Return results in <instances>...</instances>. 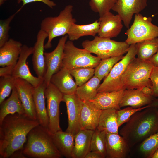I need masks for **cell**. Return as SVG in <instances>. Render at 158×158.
I'll return each instance as SVG.
<instances>
[{"label":"cell","mask_w":158,"mask_h":158,"mask_svg":"<svg viewBox=\"0 0 158 158\" xmlns=\"http://www.w3.org/2000/svg\"><path fill=\"white\" fill-rule=\"evenodd\" d=\"M39 124L37 120L24 115L16 113L7 116L0 123V157H11L22 150L28 133Z\"/></svg>","instance_id":"1"},{"label":"cell","mask_w":158,"mask_h":158,"mask_svg":"<svg viewBox=\"0 0 158 158\" xmlns=\"http://www.w3.org/2000/svg\"><path fill=\"white\" fill-rule=\"evenodd\" d=\"M158 131V107H150L132 115L119 133L130 148Z\"/></svg>","instance_id":"2"},{"label":"cell","mask_w":158,"mask_h":158,"mask_svg":"<svg viewBox=\"0 0 158 158\" xmlns=\"http://www.w3.org/2000/svg\"><path fill=\"white\" fill-rule=\"evenodd\" d=\"M22 152L33 158H60L62 156L56 147L48 130L40 124L28 133Z\"/></svg>","instance_id":"3"},{"label":"cell","mask_w":158,"mask_h":158,"mask_svg":"<svg viewBox=\"0 0 158 158\" xmlns=\"http://www.w3.org/2000/svg\"><path fill=\"white\" fill-rule=\"evenodd\" d=\"M154 67L149 60L143 61L135 57L129 63L122 78L123 89H140L144 86L151 88L150 76Z\"/></svg>","instance_id":"4"},{"label":"cell","mask_w":158,"mask_h":158,"mask_svg":"<svg viewBox=\"0 0 158 158\" xmlns=\"http://www.w3.org/2000/svg\"><path fill=\"white\" fill-rule=\"evenodd\" d=\"M73 6H66L55 17H48L44 18L40 24V29L48 35V40L44 48L49 49L52 47L51 41L55 38L67 34L72 24L75 23L76 19L73 18L72 12Z\"/></svg>","instance_id":"5"},{"label":"cell","mask_w":158,"mask_h":158,"mask_svg":"<svg viewBox=\"0 0 158 158\" xmlns=\"http://www.w3.org/2000/svg\"><path fill=\"white\" fill-rule=\"evenodd\" d=\"M83 48L95 54L101 60L123 55L126 53L130 45L125 41L118 42L98 36L92 40H86L82 43Z\"/></svg>","instance_id":"6"},{"label":"cell","mask_w":158,"mask_h":158,"mask_svg":"<svg viewBox=\"0 0 158 158\" xmlns=\"http://www.w3.org/2000/svg\"><path fill=\"white\" fill-rule=\"evenodd\" d=\"M86 49L76 47L72 41L66 42L64 49L62 67L68 70L80 68H95L101 59Z\"/></svg>","instance_id":"7"},{"label":"cell","mask_w":158,"mask_h":158,"mask_svg":"<svg viewBox=\"0 0 158 158\" xmlns=\"http://www.w3.org/2000/svg\"><path fill=\"white\" fill-rule=\"evenodd\" d=\"M136 44L130 45L126 55L114 66L108 75L100 84L97 92L117 91L123 89L122 78L130 62L137 54Z\"/></svg>","instance_id":"8"},{"label":"cell","mask_w":158,"mask_h":158,"mask_svg":"<svg viewBox=\"0 0 158 158\" xmlns=\"http://www.w3.org/2000/svg\"><path fill=\"white\" fill-rule=\"evenodd\" d=\"M151 17L143 16L138 13L135 15L133 22L127 30L125 41L130 45L158 37V26L153 24Z\"/></svg>","instance_id":"9"},{"label":"cell","mask_w":158,"mask_h":158,"mask_svg":"<svg viewBox=\"0 0 158 158\" xmlns=\"http://www.w3.org/2000/svg\"><path fill=\"white\" fill-rule=\"evenodd\" d=\"M63 95L52 83L46 86L45 92L47 110L49 118L48 130L51 134L62 130L60 125L59 106Z\"/></svg>","instance_id":"10"},{"label":"cell","mask_w":158,"mask_h":158,"mask_svg":"<svg viewBox=\"0 0 158 158\" xmlns=\"http://www.w3.org/2000/svg\"><path fill=\"white\" fill-rule=\"evenodd\" d=\"M63 102L66 104L68 126L66 131L74 135L82 130L80 116L83 101L75 94L63 95Z\"/></svg>","instance_id":"11"},{"label":"cell","mask_w":158,"mask_h":158,"mask_svg":"<svg viewBox=\"0 0 158 158\" xmlns=\"http://www.w3.org/2000/svg\"><path fill=\"white\" fill-rule=\"evenodd\" d=\"M68 38L67 35L62 36L54 50L50 52H44L47 69L43 78L46 86L50 83L52 76L62 67L64 48Z\"/></svg>","instance_id":"12"},{"label":"cell","mask_w":158,"mask_h":158,"mask_svg":"<svg viewBox=\"0 0 158 158\" xmlns=\"http://www.w3.org/2000/svg\"><path fill=\"white\" fill-rule=\"evenodd\" d=\"M32 52L33 47H29L25 45H23L18 59L11 75L16 79L20 78L26 80L35 87L44 81V78L34 76L27 63V60L32 54Z\"/></svg>","instance_id":"13"},{"label":"cell","mask_w":158,"mask_h":158,"mask_svg":"<svg viewBox=\"0 0 158 158\" xmlns=\"http://www.w3.org/2000/svg\"><path fill=\"white\" fill-rule=\"evenodd\" d=\"M147 5V0H117L112 10L118 13L128 28L133 15L140 13Z\"/></svg>","instance_id":"14"},{"label":"cell","mask_w":158,"mask_h":158,"mask_svg":"<svg viewBox=\"0 0 158 158\" xmlns=\"http://www.w3.org/2000/svg\"><path fill=\"white\" fill-rule=\"evenodd\" d=\"M15 87L24 109L25 116L34 120H37L33 97L34 87L23 79H16Z\"/></svg>","instance_id":"15"},{"label":"cell","mask_w":158,"mask_h":158,"mask_svg":"<svg viewBox=\"0 0 158 158\" xmlns=\"http://www.w3.org/2000/svg\"><path fill=\"white\" fill-rule=\"evenodd\" d=\"M147 105L158 107V99L144 94L139 89H125L120 103V108L126 106L137 108Z\"/></svg>","instance_id":"16"},{"label":"cell","mask_w":158,"mask_h":158,"mask_svg":"<svg viewBox=\"0 0 158 158\" xmlns=\"http://www.w3.org/2000/svg\"><path fill=\"white\" fill-rule=\"evenodd\" d=\"M99 28L98 36L111 38L117 37L121 32L123 25L122 20L119 15H115L109 12L99 20Z\"/></svg>","instance_id":"17"},{"label":"cell","mask_w":158,"mask_h":158,"mask_svg":"<svg viewBox=\"0 0 158 158\" xmlns=\"http://www.w3.org/2000/svg\"><path fill=\"white\" fill-rule=\"evenodd\" d=\"M47 34L40 29L37 36L36 42L33 47L32 62L33 68L37 77L43 78L46 71L44 52V43Z\"/></svg>","instance_id":"18"},{"label":"cell","mask_w":158,"mask_h":158,"mask_svg":"<svg viewBox=\"0 0 158 158\" xmlns=\"http://www.w3.org/2000/svg\"><path fill=\"white\" fill-rule=\"evenodd\" d=\"M106 158H124L130 148L125 139L118 133H107Z\"/></svg>","instance_id":"19"},{"label":"cell","mask_w":158,"mask_h":158,"mask_svg":"<svg viewBox=\"0 0 158 158\" xmlns=\"http://www.w3.org/2000/svg\"><path fill=\"white\" fill-rule=\"evenodd\" d=\"M102 111L90 101H83L80 116L82 129L95 130L98 126Z\"/></svg>","instance_id":"20"},{"label":"cell","mask_w":158,"mask_h":158,"mask_svg":"<svg viewBox=\"0 0 158 158\" xmlns=\"http://www.w3.org/2000/svg\"><path fill=\"white\" fill-rule=\"evenodd\" d=\"M23 45L11 38L0 47V66H15L18 59Z\"/></svg>","instance_id":"21"},{"label":"cell","mask_w":158,"mask_h":158,"mask_svg":"<svg viewBox=\"0 0 158 158\" xmlns=\"http://www.w3.org/2000/svg\"><path fill=\"white\" fill-rule=\"evenodd\" d=\"M46 87L44 81L37 87H34L33 97L37 120L40 125L48 129L49 118L45 102Z\"/></svg>","instance_id":"22"},{"label":"cell","mask_w":158,"mask_h":158,"mask_svg":"<svg viewBox=\"0 0 158 158\" xmlns=\"http://www.w3.org/2000/svg\"><path fill=\"white\" fill-rule=\"evenodd\" d=\"M50 83L63 95L75 93L78 87L73 79L70 71L64 67L52 76Z\"/></svg>","instance_id":"23"},{"label":"cell","mask_w":158,"mask_h":158,"mask_svg":"<svg viewBox=\"0 0 158 158\" xmlns=\"http://www.w3.org/2000/svg\"><path fill=\"white\" fill-rule=\"evenodd\" d=\"M124 90L97 93L94 98L89 101L102 110L111 108L119 110L120 104Z\"/></svg>","instance_id":"24"},{"label":"cell","mask_w":158,"mask_h":158,"mask_svg":"<svg viewBox=\"0 0 158 158\" xmlns=\"http://www.w3.org/2000/svg\"><path fill=\"white\" fill-rule=\"evenodd\" d=\"M51 134L54 145L61 155L67 158H72L74 135L62 130Z\"/></svg>","instance_id":"25"},{"label":"cell","mask_w":158,"mask_h":158,"mask_svg":"<svg viewBox=\"0 0 158 158\" xmlns=\"http://www.w3.org/2000/svg\"><path fill=\"white\" fill-rule=\"evenodd\" d=\"M94 130L82 129L74 135L72 158H85L90 151V145Z\"/></svg>","instance_id":"26"},{"label":"cell","mask_w":158,"mask_h":158,"mask_svg":"<svg viewBox=\"0 0 158 158\" xmlns=\"http://www.w3.org/2000/svg\"><path fill=\"white\" fill-rule=\"evenodd\" d=\"M0 105V123L9 114L17 113L25 116L24 109L15 87L10 97Z\"/></svg>","instance_id":"27"},{"label":"cell","mask_w":158,"mask_h":158,"mask_svg":"<svg viewBox=\"0 0 158 158\" xmlns=\"http://www.w3.org/2000/svg\"><path fill=\"white\" fill-rule=\"evenodd\" d=\"M117 110L115 108L102 110L97 129L107 133H118Z\"/></svg>","instance_id":"28"},{"label":"cell","mask_w":158,"mask_h":158,"mask_svg":"<svg viewBox=\"0 0 158 158\" xmlns=\"http://www.w3.org/2000/svg\"><path fill=\"white\" fill-rule=\"evenodd\" d=\"M100 23L96 20L89 24L79 25L74 23L72 24L67 34L69 40L73 41L80 37L88 35L95 37L98 34Z\"/></svg>","instance_id":"29"},{"label":"cell","mask_w":158,"mask_h":158,"mask_svg":"<svg viewBox=\"0 0 158 158\" xmlns=\"http://www.w3.org/2000/svg\"><path fill=\"white\" fill-rule=\"evenodd\" d=\"M101 81L94 75L86 83L78 86L75 94L83 101L91 100L98 93L97 90Z\"/></svg>","instance_id":"30"},{"label":"cell","mask_w":158,"mask_h":158,"mask_svg":"<svg viewBox=\"0 0 158 158\" xmlns=\"http://www.w3.org/2000/svg\"><path fill=\"white\" fill-rule=\"evenodd\" d=\"M136 44L137 58L143 61L149 60L157 51L158 37L144 40Z\"/></svg>","instance_id":"31"},{"label":"cell","mask_w":158,"mask_h":158,"mask_svg":"<svg viewBox=\"0 0 158 158\" xmlns=\"http://www.w3.org/2000/svg\"><path fill=\"white\" fill-rule=\"evenodd\" d=\"M123 56L121 55L101 60L95 68L94 75L101 80L108 75L114 65Z\"/></svg>","instance_id":"32"},{"label":"cell","mask_w":158,"mask_h":158,"mask_svg":"<svg viewBox=\"0 0 158 158\" xmlns=\"http://www.w3.org/2000/svg\"><path fill=\"white\" fill-rule=\"evenodd\" d=\"M106 132L96 129L94 131L91 142L90 151H96L106 157Z\"/></svg>","instance_id":"33"},{"label":"cell","mask_w":158,"mask_h":158,"mask_svg":"<svg viewBox=\"0 0 158 158\" xmlns=\"http://www.w3.org/2000/svg\"><path fill=\"white\" fill-rule=\"evenodd\" d=\"M158 148V131L150 136L140 144L139 151L146 158L150 156Z\"/></svg>","instance_id":"34"},{"label":"cell","mask_w":158,"mask_h":158,"mask_svg":"<svg viewBox=\"0 0 158 158\" xmlns=\"http://www.w3.org/2000/svg\"><path fill=\"white\" fill-rule=\"evenodd\" d=\"M89 5L94 12L103 16L112 9L117 0H89Z\"/></svg>","instance_id":"35"},{"label":"cell","mask_w":158,"mask_h":158,"mask_svg":"<svg viewBox=\"0 0 158 158\" xmlns=\"http://www.w3.org/2000/svg\"><path fill=\"white\" fill-rule=\"evenodd\" d=\"M16 80L12 75L0 77V104L11 94L15 87Z\"/></svg>","instance_id":"36"},{"label":"cell","mask_w":158,"mask_h":158,"mask_svg":"<svg viewBox=\"0 0 158 158\" xmlns=\"http://www.w3.org/2000/svg\"><path fill=\"white\" fill-rule=\"evenodd\" d=\"M71 75L75 80L78 86L82 85L91 78L94 75L95 68H82L70 71Z\"/></svg>","instance_id":"37"},{"label":"cell","mask_w":158,"mask_h":158,"mask_svg":"<svg viewBox=\"0 0 158 158\" xmlns=\"http://www.w3.org/2000/svg\"><path fill=\"white\" fill-rule=\"evenodd\" d=\"M150 107L153 106L151 105H147L137 108L129 107L123 109L117 110V121L118 127L125 123L136 112Z\"/></svg>","instance_id":"38"},{"label":"cell","mask_w":158,"mask_h":158,"mask_svg":"<svg viewBox=\"0 0 158 158\" xmlns=\"http://www.w3.org/2000/svg\"><path fill=\"white\" fill-rule=\"evenodd\" d=\"M17 13L12 14L5 19L0 20V47L9 39L8 32L11 28L10 24Z\"/></svg>","instance_id":"39"},{"label":"cell","mask_w":158,"mask_h":158,"mask_svg":"<svg viewBox=\"0 0 158 158\" xmlns=\"http://www.w3.org/2000/svg\"><path fill=\"white\" fill-rule=\"evenodd\" d=\"M150 79L152 83L151 88L153 91L152 96L155 97H158V66H154Z\"/></svg>","instance_id":"40"},{"label":"cell","mask_w":158,"mask_h":158,"mask_svg":"<svg viewBox=\"0 0 158 158\" xmlns=\"http://www.w3.org/2000/svg\"><path fill=\"white\" fill-rule=\"evenodd\" d=\"M36 1L42 2L51 8H53L54 7L56 6V4L53 1L50 0H17V2L18 4L22 2L23 5L17 11V12H19L25 4L30 3Z\"/></svg>","instance_id":"41"},{"label":"cell","mask_w":158,"mask_h":158,"mask_svg":"<svg viewBox=\"0 0 158 158\" xmlns=\"http://www.w3.org/2000/svg\"><path fill=\"white\" fill-rule=\"evenodd\" d=\"M15 66H6L0 68V76L2 77L12 75Z\"/></svg>","instance_id":"42"},{"label":"cell","mask_w":158,"mask_h":158,"mask_svg":"<svg viewBox=\"0 0 158 158\" xmlns=\"http://www.w3.org/2000/svg\"><path fill=\"white\" fill-rule=\"evenodd\" d=\"M85 158H104L99 153L96 151H90L86 155Z\"/></svg>","instance_id":"43"},{"label":"cell","mask_w":158,"mask_h":158,"mask_svg":"<svg viewBox=\"0 0 158 158\" xmlns=\"http://www.w3.org/2000/svg\"><path fill=\"white\" fill-rule=\"evenodd\" d=\"M142 92L144 94L148 95H152L153 91L151 88L147 87L144 86L138 89Z\"/></svg>","instance_id":"44"},{"label":"cell","mask_w":158,"mask_h":158,"mask_svg":"<svg viewBox=\"0 0 158 158\" xmlns=\"http://www.w3.org/2000/svg\"><path fill=\"white\" fill-rule=\"evenodd\" d=\"M154 66H158V49L156 53L149 60Z\"/></svg>","instance_id":"45"},{"label":"cell","mask_w":158,"mask_h":158,"mask_svg":"<svg viewBox=\"0 0 158 158\" xmlns=\"http://www.w3.org/2000/svg\"><path fill=\"white\" fill-rule=\"evenodd\" d=\"M150 158H158V148L150 156Z\"/></svg>","instance_id":"46"},{"label":"cell","mask_w":158,"mask_h":158,"mask_svg":"<svg viewBox=\"0 0 158 158\" xmlns=\"http://www.w3.org/2000/svg\"><path fill=\"white\" fill-rule=\"evenodd\" d=\"M7 0H0V5H1Z\"/></svg>","instance_id":"47"}]
</instances>
